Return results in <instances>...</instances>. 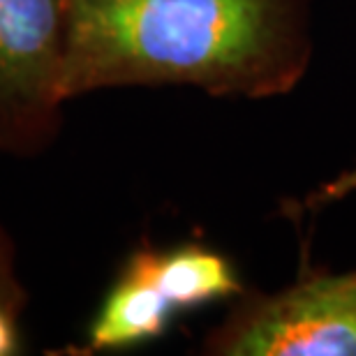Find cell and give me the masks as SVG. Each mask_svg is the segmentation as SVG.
<instances>
[{
	"label": "cell",
	"mask_w": 356,
	"mask_h": 356,
	"mask_svg": "<svg viewBox=\"0 0 356 356\" xmlns=\"http://www.w3.org/2000/svg\"><path fill=\"white\" fill-rule=\"evenodd\" d=\"M308 63V0H67V102L158 86L273 97Z\"/></svg>",
	"instance_id": "1"
},
{
	"label": "cell",
	"mask_w": 356,
	"mask_h": 356,
	"mask_svg": "<svg viewBox=\"0 0 356 356\" xmlns=\"http://www.w3.org/2000/svg\"><path fill=\"white\" fill-rule=\"evenodd\" d=\"M67 0H0V153L31 160L63 130Z\"/></svg>",
	"instance_id": "2"
},
{
	"label": "cell",
	"mask_w": 356,
	"mask_h": 356,
	"mask_svg": "<svg viewBox=\"0 0 356 356\" xmlns=\"http://www.w3.org/2000/svg\"><path fill=\"white\" fill-rule=\"evenodd\" d=\"M218 356H356V270L310 273L275 294H243L204 340Z\"/></svg>",
	"instance_id": "3"
},
{
	"label": "cell",
	"mask_w": 356,
	"mask_h": 356,
	"mask_svg": "<svg viewBox=\"0 0 356 356\" xmlns=\"http://www.w3.org/2000/svg\"><path fill=\"white\" fill-rule=\"evenodd\" d=\"M155 264L158 248L148 243L127 257L88 326L86 343L74 350L76 354L130 350L151 343L169 329L176 310L160 289Z\"/></svg>",
	"instance_id": "4"
},
{
	"label": "cell",
	"mask_w": 356,
	"mask_h": 356,
	"mask_svg": "<svg viewBox=\"0 0 356 356\" xmlns=\"http://www.w3.org/2000/svg\"><path fill=\"white\" fill-rule=\"evenodd\" d=\"M155 275L176 312L195 310L218 298L243 294L229 259L197 243L158 250Z\"/></svg>",
	"instance_id": "5"
},
{
	"label": "cell",
	"mask_w": 356,
	"mask_h": 356,
	"mask_svg": "<svg viewBox=\"0 0 356 356\" xmlns=\"http://www.w3.org/2000/svg\"><path fill=\"white\" fill-rule=\"evenodd\" d=\"M28 301L31 294L21 277L17 241L0 222V356H17L26 352L24 317Z\"/></svg>",
	"instance_id": "6"
},
{
	"label": "cell",
	"mask_w": 356,
	"mask_h": 356,
	"mask_svg": "<svg viewBox=\"0 0 356 356\" xmlns=\"http://www.w3.org/2000/svg\"><path fill=\"white\" fill-rule=\"evenodd\" d=\"M356 190V169H352L350 174H345V176H340L336 178L333 183H329L326 188L319 192V197L315 199L312 204H319V202H336V199L340 197H345V195H350V192Z\"/></svg>",
	"instance_id": "7"
}]
</instances>
